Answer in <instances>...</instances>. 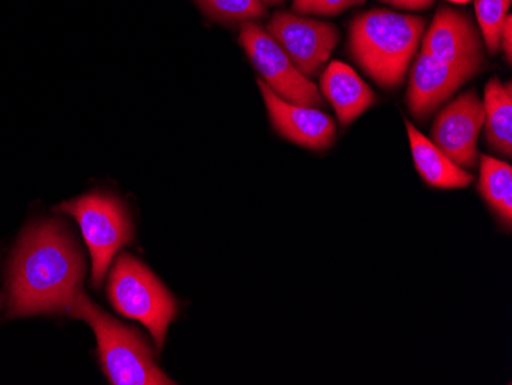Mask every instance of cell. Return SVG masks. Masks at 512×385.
<instances>
[{"label":"cell","instance_id":"cell-1","mask_svg":"<svg viewBox=\"0 0 512 385\" xmlns=\"http://www.w3.org/2000/svg\"><path fill=\"white\" fill-rule=\"evenodd\" d=\"M85 261L60 221L33 224L10 269V316L68 312L80 293Z\"/></svg>","mask_w":512,"mask_h":385},{"label":"cell","instance_id":"cell-2","mask_svg":"<svg viewBox=\"0 0 512 385\" xmlns=\"http://www.w3.org/2000/svg\"><path fill=\"white\" fill-rule=\"evenodd\" d=\"M425 20L390 10H370L350 27V51L362 70L384 88L404 82L424 36Z\"/></svg>","mask_w":512,"mask_h":385},{"label":"cell","instance_id":"cell-3","mask_svg":"<svg viewBox=\"0 0 512 385\" xmlns=\"http://www.w3.org/2000/svg\"><path fill=\"white\" fill-rule=\"evenodd\" d=\"M69 315L85 320L96 333L100 362L114 385H171V378L155 364L154 353L134 329L114 320L80 293Z\"/></svg>","mask_w":512,"mask_h":385},{"label":"cell","instance_id":"cell-4","mask_svg":"<svg viewBox=\"0 0 512 385\" xmlns=\"http://www.w3.org/2000/svg\"><path fill=\"white\" fill-rule=\"evenodd\" d=\"M108 297L120 315L140 321L151 332L155 346L163 347L177 315V301L142 261L129 254L117 260L109 277Z\"/></svg>","mask_w":512,"mask_h":385},{"label":"cell","instance_id":"cell-5","mask_svg":"<svg viewBox=\"0 0 512 385\" xmlns=\"http://www.w3.org/2000/svg\"><path fill=\"white\" fill-rule=\"evenodd\" d=\"M60 211L73 215L82 229L92 260V283H103L115 254L134 238L131 220L125 206L111 195H83L60 206Z\"/></svg>","mask_w":512,"mask_h":385},{"label":"cell","instance_id":"cell-6","mask_svg":"<svg viewBox=\"0 0 512 385\" xmlns=\"http://www.w3.org/2000/svg\"><path fill=\"white\" fill-rule=\"evenodd\" d=\"M240 42L253 66L266 80L264 83L276 96L295 105L324 106L318 86L299 73L283 48L260 25L246 22L241 28Z\"/></svg>","mask_w":512,"mask_h":385},{"label":"cell","instance_id":"cell-7","mask_svg":"<svg viewBox=\"0 0 512 385\" xmlns=\"http://www.w3.org/2000/svg\"><path fill=\"white\" fill-rule=\"evenodd\" d=\"M267 33L309 79L329 60L339 40L335 25L292 13L275 14Z\"/></svg>","mask_w":512,"mask_h":385},{"label":"cell","instance_id":"cell-8","mask_svg":"<svg viewBox=\"0 0 512 385\" xmlns=\"http://www.w3.org/2000/svg\"><path fill=\"white\" fill-rule=\"evenodd\" d=\"M485 122L483 102L476 93L462 94L439 112L431 142L460 168L477 166V140Z\"/></svg>","mask_w":512,"mask_h":385},{"label":"cell","instance_id":"cell-9","mask_svg":"<svg viewBox=\"0 0 512 385\" xmlns=\"http://www.w3.org/2000/svg\"><path fill=\"white\" fill-rule=\"evenodd\" d=\"M479 71L470 65L442 62L421 50L408 82V109L416 119H427Z\"/></svg>","mask_w":512,"mask_h":385},{"label":"cell","instance_id":"cell-10","mask_svg":"<svg viewBox=\"0 0 512 385\" xmlns=\"http://www.w3.org/2000/svg\"><path fill=\"white\" fill-rule=\"evenodd\" d=\"M273 128L302 148L324 151L335 142L336 123L325 112L312 106L295 105L276 96L264 82L258 83Z\"/></svg>","mask_w":512,"mask_h":385},{"label":"cell","instance_id":"cell-11","mask_svg":"<svg viewBox=\"0 0 512 385\" xmlns=\"http://www.w3.org/2000/svg\"><path fill=\"white\" fill-rule=\"evenodd\" d=\"M422 39V51L442 62L482 68V37L468 14L440 8Z\"/></svg>","mask_w":512,"mask_h":385},{"label":"cell","instance_id":"cell-12","mask_svg":"<svg viewBox=\"0 0 512 385\" xmlns=\"http://www.w3.org/2000/svg\"><path fill=\"white\" fill-rule=\"evenodd\" d=\"M321 91L335 108L339 123L347 126L375 105L373 89L345 63L335 62L327 66L321 76Z\"/></svg>","mask_w":512,"mask_h":385},{"label":"cell","instance_id":"cell-13","mask_svg":"<svg viewBox=\"0 0 512 385\" xmlns=\"http://www.w3.org/2000/svg\"><path fill=\"white\" fill-rule=\"evenodd\" d=\"M405 125H407L414 166L428 185L439 189H463L473 183V174L457 166L413 123L407 122Z\"/></svg>","mask_w":512,"mask_h":385},{"label":"cell","instance_id":"cell-14","mask_svg":"<svg viewBox=\"0 0 512 385\" xmlns=\"http://www.w3.org/2000/svg\"><path fill=\"white\" fill-rule=\"evenodd\" d=\"M485 111L486 140L500 155L512 154V88L511 83L503 85L499 79L486 83L483 97Z\"/></svg>","mask_w":512,"mask_h":385},{"label":"cell","instance_id":"cell-15","mask_svg":"<svg viewBox=\"0 0 512 385\" xmlns=\"http://www.w3.org/2000/svg\"><path fill=\"white\" fill-rule=\"evenodd\" d=\"M477 191L509 228L512 223L511 165L490 155H480V178Z\"/></svg>","mask_w":512,"mask_h":385},{"label":"cell","instance_id":"cell-16","mask_svg":"<svg viewBox=\"0 0 512 385\" xmlns=\"http://www.w3.org/2000/svg\"><path fill=\"white\" fill-rule=\"evenodd\" d=\"M509 7L511 0H474L477 22L486 48L491 54H497L500 50V31L509 16Z\"/></svg>","mask_w":512,"mask_h":385},{"label":"cell","instance_id":"cell-17","mask_svg":"<svg viewBox=\"0 0 512 385\" xmlns=\"http://www.w3.org/2000/svg\"><path fill=\"white\" fill-rule=\"evenodd\" d=\"M201 10L224 22H250L266 13L261 0H197Z\"/></svg>","mask_w":512,"mask_h":385},{"label":"cell","instance_id":"cell-18","mask_svg":"<svg viewBox=\"0 0 512 385\" xmlns=\"http://www.w3.org/2000/svg\"><path fill=\"white\" fill-rule=\"evenodd\" d=\"M361 4H364V0H293V10L299 14L335 16Z\"/></svg>","mask_w":512,"mask_h":385},{"label":"cell","instance_id":"cell-19","mask_svg":"<svg viewBox=\"0 0 512 385\" xmlns=\"http://www.w3.org/2000/svg\"><path fill=\"white\" fill-rule=\"evenodd\" d=\"M500 48L505 53L506 60L511 63L512 60V16L509 14L503 22L502 31H500Z\"/></svg>","mask_w":512,"mask_h":385},{"label":"cell","instance_id":"cell-20","mask_svg":"<svg viewBox=\"0 0 512 385\" xmlns=\"http://www.w3.org/2000/svg\"><path fill=\"white\" fill-rule=\"evenodd\" d=\"M381 2L402 10H427L434 4V0H381Z\"/></svg>","mask_w":512,"mask_h":385},{"label":"cell","instance_id":"cell-21","mask_svg":"<svg viewBox=\"0 0 512 385\" xmlns=\"http://www.w3.org/2000/svg\"><path fill=\"white\" fill-rule=\"evenodd\" d=\"M264 5H278L281 4V2H284V0H261Z\"/></svg>","mask_w":512,"mask_h":385},{"label":"cell","instance_id":"cell-22","mask_svg":"<svg viewBox=\"0 0 512 385\" xmlns=\"http://www.w3.org/2000/svg\"><path fill=\"white\" fill-rule=\"evenodd\" d=\"M448 2H454V4H468V2H471V0H448Z\"/></svg>","mask_w":512,"mask_h":385}]
</instances>
